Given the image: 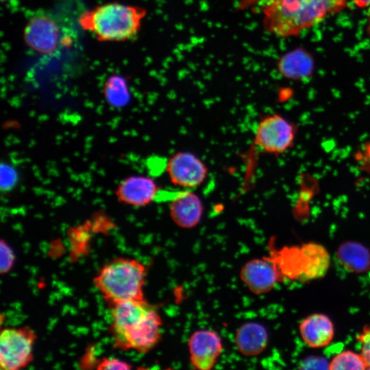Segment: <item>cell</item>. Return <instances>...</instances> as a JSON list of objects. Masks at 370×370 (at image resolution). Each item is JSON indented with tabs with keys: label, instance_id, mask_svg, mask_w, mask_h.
Masks as SVG:
<instances>
[{
	"label": "cell",
	"instance_id": "5",
	"mask_svg": "<svg viewBox=\"0 0 370 370\" xmlns=\"http://www.w3.org/2000/svg\"><path fill=\"white\" fill-rule=\"evenodd\" d=\"M272 260L280 273L296 277L301 281H308L323 277L330 265V255L321 245L308 243L301 247L286 249L279 252Z\"/></svg>",
	"mask_w": 370,
	"mask_h": 370
},
{
	"label": "cell",
	"instance_id": "6",
	"mask_svg": "<svg viewBox=\"0 0 370 370\" xmlns=\"http://www.w3.org/2000/svg\"><path fill=\"white\" fill-rule=\"evenodd\" d=\"M297 132L296 125L282 115L267 114L255 128L254 143L265 153L280 155L293 146Z\"/></svg>",
	"mask_w": 370,
	"mask_h": 370
},
{
	"label": "cell",
	"instance_id": "16",
	"mask_svg": "<svg viewBox=\"0 0 370 370\" xmlns=\"http://www.w3.org/2000/svg\"><path fill=\"white\" fill-rule=\"evenodd\" d=\"M269 335L266 328L256 322H247L236 331L235 343L238 350L244 356H255L267 347Z\"/></svg>",
	"mask_w": 370,
	"mask_h": 370
},
{
	"label": "cell",
	"instance_id": "20",
	"mask_svg": "<svg viewBox=\"0 0 370 370\" xmlns=\"http://www.w3.org/2000/svg\"><path fill=\"white\" fill-rule=\"evenodd\" d=\"M354 158L361 170L370 173V140L356 152Z\"/></svg>",
	"mask_w": 370,
	"mask_h": 370
},
{
	"label": "cell",
	"instance_id": "8",
	"mask_svg": "<svg viewBox=\"0 0 370 370\" xmlns=\"http://www.w3.org/2000/svg\"><path fill=\"white\" fill-rule=\"evenodd\" d=\"M36 338L27 327L5 328L0 335V367L18 370L32 360L33 347Z\"/></svg>",
	"mask_w": 370,
	"mask_h": 370
},
{
	"label": "cell",
	"instance_id": "4",
	"mask_svg": "<svg viewBox=\"0 0 370 370\" xmlns=\"http://www.w3.org/2000/svg\"><path fill=\"white\" fill-rule=\"evenodd\" d=\"M147 270L136 259L116 258L106 263L93 281L103 298L110 304L144 300L143 288Z\"/></svg>",
	"mask_w": 370,
	"mask_h": 370
},
{
	"label": "cell",
	"instance_id": "18",
	"mask_svg": "<svg viewBox=\"0 0 370 370\" xmlns=\"http://www.w3.org/2000/svg\"><path fill=\"white\" fill-rule=\"evenodd\" d=\"M329 369H367V365L360 353L345 350L335 355L329 362Z\"/></svg>",
	"mask_w": 370,
	"mask_h": 370
},
{
	"label": "cell",
	"instance_id": "24",
	"mask_svg": "<svg viewBox=\"0 0 370 370\" xmlns=\"http://www.w3.org/2000/svg\"><path fill=\"white\" fill-rule=\"evenodd\" d=\"M301 369H328L329 363L321 357H310L301 363Z\"/></svg>",
	"mask_w": 370,
	"mask_h": 370
},
{
	"label": "cell",
	"instance_id": "25",
	"mask_svg": "<svg viewBox=\"0 0 370 370\" xmlns=\"http://www.w3.org/2000/svg\"><path fill=\"white\" fill-rule=\"evenodd\" d=\"M352 1L359 8H365L370 5V0H352Z\"/></svg>",
	"mask_w": 370,
	"mask_h": 370
},
{
	"label": "cell",
	"instance_id": "15",
	"mask_svg": "<svg viewBox=\"0 0 370 370\" xmlns=\"http://www.w3.org/2000/svg\"><path fill=\"white\" fill-rule=\"evenodd\" d=\"M278 70L286 79L300 81L309 77L314 70L312 56L303 48H297L282 55L278 63Z\"/></svg>",
	"mask_w": 370,
	"mask_h": 370
},
{
	"label": "cell",
	"instance_id": "9",
	"mask_svg": "<svg viewBox=\"0 0 370 370\" xmlns=\"http://www.w3.org/2000/svg\"><path fill=\"white\" fill-rule=\"evenodd\" d=\"M165 170L174 186L187 190L200 186L208 174L204 162L188 151L174 153L166 160Z\"/></svg>",
	"mask_w": 370,
	"mask_h": 370
},
{
	"label": "cell",
	"instance_id": "21",
	"mask_svg": "<svg viewBox=\"0 0 370 370\" xmlns=\"http://www.w3.org/2000/svg\"><path fill=\"white\" fill-rule=\"evenodd\" d=\"M131 365L126 362L114 358H103L98 364L97 369L99 370L130 369Z\"/></svg>",
	"mask_w": 370,
	"mask_h": 370
},
{
	"label": "cell",
	"instance_id": "17",
	"mask_svg": "<svg viewBox=\"0 0 370 370\" xmlns=\"http://www.w3.org/2000/svg\"><path fill=\"white\" fill-rule=\"evenodd\" d=\"M336 258L347 271L362 273L370 270V251L362 244L355 241H346L339 245Z\"/></svg>",
	"mask_w": 370,
	"mask_h": 370
},
{
	"label": "cell",
	"instance_id": "22",
	"mask_svg": "<svg viewBox=\"0 0 370 370\" xmlns=\"http://www.w3.org/2000/svg\"><path fill=\"white\" fill-rule=\"evenodd\" d=\"M14 262V254L3 240L1 243V272L6 273L11 269Z\"/></svg>",
	"mask_w": 370,
	"mask_h": 370
},
{
	"label": "cell",
	"instance_id": "1",
	"mask_svg": "<svg viewBox=\"0 0 370 370\" xmlns=\"http://www.w3.org/2000/svg\"><path fill=\"white\" fill-rule=\"evenodd\" d=\"M110 307V330L116 348L144 353L159 343L162 319L145 299L124 301Z\"/></svg>",
	"mask_w": 370,
	"mask_h": 370
},
{
	"label": "cell",
	"instance_id": "3",
	"mask_svg": "<svg viewBox=\"0 0 370 370\" xmlns=\"http://www.w3.org/2000/svg\"><path fill=\"white\" fill-rule=\"evenodd\" d=\"M146 15L142 7L108 2L82 13L78 23L99 41L124 42L136 37Z\"/></svg>",
	"mask_w": 370,
	"mask_h": 370
},
{
	"label": "cell",
	"instance_id": "19",
	"mask_svg": "<svg viewBox=\"0 0 370 370\" xmlns=\"http://www.w3.org/2000/svg\"><path fill=\"white\" fill-rule=\"evenodd\" d=\"M356 339L361 345L360 354L365 360L367 369H370V325L362 328Z\"/></svg>",
	"mask_w": 370,
	"mask_h": 370
},
{
	"label": "cell",
	"instance_id": "10",
	"mask_svg": "<svg viewBox=\"0 0 370 370\" xmlns=\"http://www.w3.org/2000/svg\"><path fill=\"white\" fill-rule=\"evenodd\" d=\"M190 360L200 370L211 369L223 349L222 341L217 332L209 330L195 331L188 341Z\"/></svg>",
	"mask_w": 370,
	"mask_h": 370
},
{
	"label": "cell",
	"instance_id": "27",
	"mask_svg": "<svg viewBox=\"0 0 370 370\" xmlns=\"http://www.w3.org/2000/svg\"><path fill=\"white\" fill-rule=\"evenodd\" d=\"M11 1V0H1V1Z\"/></svg>",
	"mask_w": 370,
	"mask_h": 370
},
{
	"label": "cell",
	"instance_id": "7",
	"mask_svg": "<svg viewBox=\"0 0 370 370\" xmlns=\"http://www.w3.org/2000/svg\"><path fill=\"white\" fill-rule=\"evenodd\" d=\"M62 28L55 15L47 12L34 14L23 30V40L33 51L51 55L57 51L63 41Z\"/></svg>",
	"mask_w": 370,
	"mask_h": 370
},
{
	"label": "cell",
	"instance_id": "13",
	"mask_svg": "<svg viewBox=\"0 0 370 370\" xmlns=\"http://www.w3.org/2000/svg\"><path fill=\"white\" fill-rule=\"evenodd\" d=\"M169 202L170 217L176 225L190 229L199 224L204 213V204L196 193L182 190Z\"/></svg>",
	"mask_w": 370,
	"mask_h": 370
},
{
	"label": "cell",
	"instance_id": "2",
	"mask_svg": "<svg viewBox=\"0 0 370 370\" xmlns=\"http://www.w3.org/2000/svg\"><path fill=\"white\" fill-rule=\"evenodd\" d=\"M347 5L348 0H268L262 8V25L279 38L297 36Z\"/></svg>",
	"mask_w": 370,
	"mask_h": 370
},
{
	"label": "cell",
	"instance_id": "11",
	"mask_svg": "<svg viewBox=\"0 0 370 370\" xmlns=\"http://www.w3.org/2000/svg\"><path fill=\"white\" fill-rule=\"evenodd\" d=\"M240 277L251 292L261 295L271 291L282 276L271 259L262 258L248 261L242 267Z\"/></svg>",
	"mask_w": 370,
	"mask_h": 370
},
{
	"label": "cell",
	"instance_id": "12",
	"mask_svg": "<svg viewBox=\"0 0 370 370\" xmlns=\"http://www.w3.org/2000/svg\"><path fill=\"white\" fill-rule=\"evenodd\" d=\"M160 190L153 179L136 175L123 180L117 187L116 195L122 203L142 207L156 200Z\"/></svg>",
	"mask_w": 370,
	"mask_h": 370
},
{
	"label": "cell",
	"instance_id": "26",
	"mask_svg": "<svg viewBox=\"0 0 370 370\" xmlns=\"http://www.w3.org/2000/svg\"><path fill=\"white\" fill-rule=\"evenodd\" d=\"M368 33L370 36V12H369V15Z\"/></svg>",
	"mask_w": 370,
	"mask_h": 370
},
{
	"label": "cell",
	"instance_id": "23",
	"mask_svg": "<svg viewBox=\"0 0 370 370\" xmlns=\"http://www.w3.org/2000/svg\"><path fill=\"white\" fill-rule=\"evenodd\" d=\"M1 176L2 188H10L14 184L16 180V171L12 167L8 165L1 166Z\"/></svg>",
	"mask_w": 370,
	"mask_h": 370
},
{
	"label": "cell",
	"instance_id": "14",
	"mask_svg": "<svg viewBox=\"0 0 370 370\" xmlns=\"http://www.w3.org/2000/svg\"><path fill=\"white\" fill-rule=\"evenodd\" d=\"M299 331L303 341L312 348L328 345L334 336L332 320L322 313H314L304 318L299 324Z\"/></svg>",
	"mask_w": 370,
	"mask_h": 370
}]
</instances>
